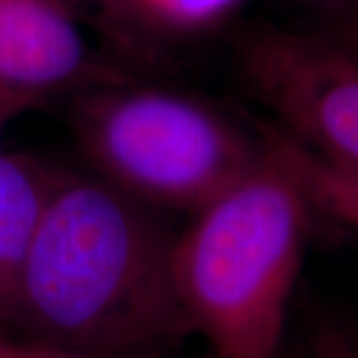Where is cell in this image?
I'll list each match as a JSON object with an SVG mask.
<instances>
[{"instance_id":"6da1fadb","label":"cell","mask_w":358,"mask_h":358,"mask_svg":"<svg viewBox=\"0 0 358 358\" xmlns=\"http://www.w3.org/2000/svg\"><path fill=\"white\" fill-rule=\"evenodd\" d=\"M178 235L100 178L64 173L0 334L98 357H162L193 334L176 282Z\"/></svg>"},{"instance_id":"7a4b0ae2","label":"cell","mask_w":358,"mask_h":358,"mask_svg":"<svg viewBox=\"0 0 358 358\" xmlns=\"http://www.w3.org/2000/svg\"><path fill=\"white\" fill-rule=\"evenodd\" d=\"M193 215L176 245L192 333L217 358H279L315 215L299 183L261 140L255 164Z\"/></svg>"},{"instance_id":"3957f363","label":"cell","mask_w":358,"mask_h":358,"mask_svg":"<svg viewBox=\"0 0 358 358\" xmlns=\"http://www.w3.org/2000/svg\"><path fill=\"white\" fill-rule=\"evenodd\" d=\"M70 126L96 178L159 213L199 211L261 155L259 136L211 103L126 80L76 94Z\"/></svg>"},{"instance_id":"277c9868","label":"cell","mask_w":358,"mask_h":358,"mask_svg":"<svg viewBox=\"0 0 358 358\" xmlns=\"http://www.w3.org/2000/svg\"><path fill=\"white\" fill-rule=\"evenodd\" d=\"M245 86L277 128L358 171V60L329 36L257 28L239 42Z\"/></svg>"},{"instance_id":"5b68a950","label":"cell","mask_w":358,"mask_h":358,"mask_svg":"<svg viewBox=\"0 0 358 358\" xmlns=\"http://www.w3.org/2000/svg\"><path fill=\"white\" fill-rule=\"evenodd\" d=\"M98 62L68 0H0V92L44 108L66 92L120 82Z\"/></svg>"},{"instance_id":"8992f818","label":"cell","mask_w":358,"mask_h":358,"mask_svg":"<svg viewBox=\"0 0 358 358\" xmlns=\"http://www.w3.org/2000/svg\"><path fill=\"white\" fill-rule=\"evenodd\" d=\"M64 173L36 155L0 150V333L42 213Z\"/></svg>"},{"instance_id":"52a82bcc","label":"cell","mask_w":358,"mask_h":358,"mask_svg":"<svg viewBox=\"0 0 358 358\" xmlns=\"http://www.w3.org/2000/svg\"><path fill=\"white\" fill-rule=\"evenodd\" d=\"M257 134L299 183L315 215L358 231V171L334 166L289 138L275 124L261 122Z\"/></svg>"},{"instance_id":"ba28073f","label":"cell","mask_w":358,"mask_h":358,"mask_svg":"<svg viewBox=\"0 0 358 358\" xmlns=\"http://www.w3.org/2000/svg\"><path fill=\"white\" fill-rule=\"evenodd\" d=\"M243 0H140L138 16L178 32H197L225 20Z\"/></svg>"},{"instance_id":"9c48e42d","label":"cell","mask_w":358,"mask_h":358,"mask_svg":"<svg viewBox=\"0 0 358 358\" xmlns=\"http://www.w3.org/2000/svg\"><path fill=\"white\" fill-rule=\"evenodd\" d=\"M0 358H110L98 355H86L76 350H66L58 346L40 345L32 341H22L16 336L0 334Z\"/></svg>"},{"instance_id":"30bf717a","label":"cell","mask_w":358,"mask_h":358,"mask_svg":"<svg viewBox=\"0 0 358 358\" xmlns=\"http://www.w3.org/2000/svg\"><path fill=\"white\" fill-rule=\"evenodd\" d=\"M329 38L358 60V0H352L346 8L334 14L333 32Z\"/></svg>"},{"instance_id":"8fae6325","label":"cell","mask_w":358,"mask_h":358,"mask_svg":"<svg viewBox=\"0 0 358 358\" xmlns=\"http://www.w3.org/2000/svg\"><path fill=\"white\" fill-rule=\"evenodd\" d=\"M303 358H336L334 357L333 336H331V319L320 320L313 329Z\"/></svg>"},{"instance_id":"7c38bea8","label":"cell","mask_w":358,"mask_h":358,"mask_svg":"<svg viewBox=\"0 0 358 358\" xmlns=\"http://www.w3.org/2000/svg\"><path fill=\"white\" fill-rule=\"evenodd\" d=\"M34 110H38V108L0 92V140L4 136V131L10 128L13 122H16L18 117H22L28 112H34Z\"/></svg>"},{"instance_id":"4fadbf2b","label":"cell","mask_w":358,"mask_h":358,"mask_svg":"<svg viewBox=\"0 0 358 358\" xmlns=\"http://www.w3.org/2000/svg\"><path fill=\"white\" fill-rule=\"evenodd\" d=\"M331 336H333L334 357L358 358V334L348 331L345 324L331 320Z\"/></svg>"},{"instance_id":"5bb4252c","label":"cell","mask_w":358,"mask_h":358,"mask_svg":"<svg viewBox=\"0 0 358 358\" xmlns=\"http://www.w3.org/2000/svg\"><path fill=\"white\" fill-rule=\"evenodd\" d=\"M305 2H310V4H317V6H322L331 13H341L343 8H346L352 0H305Z\"/></svg>"}]
</instances>
